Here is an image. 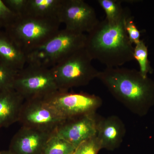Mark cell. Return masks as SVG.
Here are the masks:
<instances>
[{
  "mask_svg": "<svg viewBox=\"0 0 154 154\" xmlns=\"http://www.w3.org/2000/svg\"><path fill=\"white\" fill-rule=\"evenodd\" d=\"M129 9L121 21L110 24L104 19L87 35L85 48L92 60L106 68L119 67L134 60V47L130 41L125 28Z\"/></svg>",
  "mask_w": 154,
  "mask_h": 154,
  "instance_id": "obj_1",
  "label": "cell"
},
{
  "mask_svg": "<svg viewBox=\"0 0 154 154\" xmlns=\"http://www.w3.org/2000/svg\"><path fill=\"white\" fill-rule=\"evenodd\" d=\"M97 79L111 95L132 113L145 112L154 100V83L139 71L125 68H106Z\"/></svg>",
  "mask_w": 154,
  "mask_h": 154,
  "instance_id": "obj_2",
  "label": "cell"
},
{
  "mask_svg": "<svg viewBox=\"0 0 154 154\" xmlns=\"http://www.w3.org/2000/svg\"><path fill=\"white\" fill-rule=\"evenodd\" d=\"M57 18L19 16L6 33L25 54L41 46L59 31Z\"/></svg>",
  "mask_w": 154,
  "mask_h": 154,
  "instance_id": "obj_3",
  "label": "cell"
},
{
  "mask_svg": "<svg viewBox=\"0 0 154 154\" xmlns=\"http://www.w3.org/2000/svg\"><path fill=\"white\" fill-rule=\"evenodd\" d=\"M87 35L68 30L57 33L36 49L26 54L27 64L51 68L78 51L85 47Z\"/></svg>",
  "mask_w": 154,
  "mask_h": 154,
  "instance_id": "obj_4",
  "label": "cell"
},
{
  "mask_svg": "<svg viewBox=\"0 0 154 154\" xmlns=\"http://www.w3.org/2000/svg\"><path fill=\"white\" fill-rule=\"evenodd\" d=\"M92 60L84 48L50 68L58 91H68L72 88L87 85L98 78L100 71L92 65Z\"/></svg>",
  "mask_w": 154,
  "mask_h": 154,
  "instance_id": "obj_5",
  "label": "cell"
},
{
  "mask_svg": "<svg viewBox=\"0 0 154 154\" xmlns=\"http://www.w3.org/2000/svg\"><path fill=\"white\" fill-rule=\"evenodd\" d=\"M27 65L18 72L13 85L25 100L43 99L58 91L50 69Z\"/></svg>",
  "mask_w": 154,
  "mask_h": 154,
  "instance_id": "obj_6",
  "label": "cell"
},
{
  "mask_svg": "<svg viewBox=\"0 0 154 154\" xmlns=\"http://www.w3.org/2000/svg\"><path fill=\"white\" fill-rule=\"evenodd\" d=\"M66 120L96 113L102 104L96 95L83 93L58 91L43 99Z\"/></svg>",
  "mask_w": 154,
  "mask_h": 154,
  "instance_id": "obj_7",
  "label": "cell"
},
{
  "mask_svg": "<svg viewBox=\"0 0 154 154\" xmlns=\"http://www.w3.org/2000/svg\"><path fill=\"white\" fill-rule=\"evenodd\" d=\"M64 119L43 99L25 100L19 122L27 127L48 132H54Z\"/></svg>",
  "mask_w": 154,
  "mask_h": 154,
  "instance_id": "obj_8",
  "label": "cell"
},
{
  "mask_svg": "<svg viewBox=\"0 0 154 154\" xmlns=\"http://www.w3.org/2000/svg\"><path fill=\"white\" fill-rule=\"evenodd\" d=\"M57 18L66 29L82 33H89L100 22L94 8L83 0H62Z\"/></svg>",
  "mask_w": 154,
  "mask_h": 154,
  "instance_id": "obj_9",
  "label": "cell"
},
{
  "mask_svg": "<svg viewBox=\"0 0 154 154\" xmlns=\"http://www.w3.org/2000/svg\"><path fill=\"white\" fill-rule=\"evenodd\" d=\"M98 121L96 113L67 119L58 127L54 134L76 148L83 142L96 136Z\"/></svg>",
  "mask_w": 154,
  "mask_h": 154,
  "instance_id": "obj_10",
  "label": "cell"
},
{
  "mask_svg": "<svg viewBox=\"0 0 154 154\" xmlns=\"http://www.w3.org/2000/svg\"><path fill=\"white\" fill-rule=\"evenodd\" d=\"M54 134L22 126L12 138L9 149L15 154H42Z\"/></svg>",
  "mask_w": 154,
  "mask_h": 154,
  "instance_id": "obj_11",
  "label": "cell"
},
{
  "mask_svg": "<svg viewBox=\"0 0 154 154\" xmlns=\"http://www.w3.org/2000/svg\"><path fill=\"white\" fill-rule=\"evenodd\" d=\"M125 132L123 122L118 116L112 115L99 120L96 137L102 149L113 151L121 144Z\"/></svg>",
  "mask_w": 154,
  "mask_h": 154,
  "instance_id": "obj_12",
  "label": "cell"
},
{
  "mask_svg": "<svg viewBox=\"0 0 154 154\" xmlns=\"http://www.w3.org/2000/svg\"><path fill=\"white\" fill-rule=\"evenodd\" d=\"M25 99L14 88L0 91V128L19 122Z\"/></svg>",
  "mask_w": 154,
  "mask_h": 154,
  "instance_id": "obj_13",
  "label": "cell"
},
{
  "mask_svg": "<svg viewBox=\"0 0 154 154\" xmlns=\"http://www.w3.org/2000/svg\"><path fill=\"white\" fill-rule=\"evenodd\" d=\"M0 61L20 71L27 64L26 55L5 30H0Z\"/></svg>",
  "mask_w": 154,
  "mask_h": 154,
  "instance_id": "obj_14",
  "label": "cell"
},
{
  "mask_svg": "<svg viewBox=\"0 0 154 154\" xmlns=\"http://www.w3.org/2000/svg\"><path fill=\"white\" fill-rule=\"evenodd\" d=\"M62 2V0H27L25 11L22 16L57 18Z\"/></svg>",
  "mask_w": 154,
  "mask_h": 154,
  "instance_id": "obj_15",
  "label": "cell"
},
{
  "mask_svg": "<svg viewBox=\"0 0 154 154\" xmlns=\"http://www.w3.org/2000/svg\"><path fill=\"white\" fill-rule=\"evenodd\" d=\"M98 2L106 14V19L110 24H116L121 21L129 9L124 8L121 1L98 0Z\"/></svg>",
  "mask_w": 154,
  "mask_h": 154,
  "instance_id": "obj_16",
  "label": "cell"
},
{
  "mask_svg": "<svg viewBox=\"0 0 154 154\" xmlns=\"http://www.w3.org/2000/svg\"><path fill=\"white\" fill-rule=\"evenodd\" d=\"M75 149L68 142L54 134L48 141L42 154H72Z\"/></svg>",
  "mask_w": 154,
  "mask_h": 154,
  "instance_id": "obj_17",
  "label": "cell"
},
{
  "mask_svg": "<svg viewBox=\"0 0 154 154\" xmlns=\"http://www.w3.org/2000/svg\"><path fill=\"white\" fill-rule=\"evenodd\" d=\"M134 57L138 63L140 72L143 78H147V74L151 72L152 69L148 60L147 47L143 40H140L135 45L134 51Z\"/></svg>",
  "mask_w": 154,
  "mask_h": 154,
  "instance_id": "obj_18",
  "label": "cell"
},
{
  "mask_svg": "<svg viewBox=\"0 0 154 154\" xmlns=\"http://www.w3.org/2000/svg\"><path fill=\"white\" fill-rule=\"evenodd\" d=\"M19 71L0 61V91L13 88L14 80Z\"/></svg>",
  "mask_w": 154,
  "mask_h": 154,
  "instance_id": "obj_19",
  "label": "cell"
},
{
  "mask_svg": "<svg viewBox=\"0 0 154 154\" xmlns=\"http://www.w3.org/2000/svg\"><path fill=\"white\" fill-rule=\"evenodd\" d=\"M101 149V145L96 136L82 143L72 154H98Z\"/></svg>",
  "mask_w": 154,
  "mask_h": 154,
  "instance_id": "obj_20",
  "label": "cell"
},
{
  "mask_svg": "<svg viewBox=\"0 0 154 154\" xmlns=\"http://www.w3.org/2000/svg\"><path fill=\"white\" fill-rule=\"evenodd\" d=\"M18 17L8 8L3 0H0V30L8 28Z\"/></svg>",
  "mask_w": 154,
  "mask_h": 154,
  "instance_id": "obj_21",
  "label": "cell"
},
{
  "mask_svg": "<svg viewBox=\"0 0 154 154\" xmlns=\"http://www.w3.org/2000/svg\"><path fill=\"white\" fill-rule=\"evenodd\" d=\"M125 30L130 41L132 44H137L140 41V33L138 30L131 15L127 18L125 24Z\"/></svg>",
  "mask_w": 154,
  "mask_h": 154,
  "instance_id": "obj_22",
  "label": "cell"
},
{
  "mask_svg": "<svg viewBox=\"0 0 154 154\" xmlns=\"http://www.w3.org/2000/svg\"><path fill=\"white\" fill-rule=\"evenodd\" d=\"M3 1L8 8L18 17L22 16L24 14L27 0H3Z\"/></svg>",
  "mask_w": 154,
  "mask_h": 154,
  "instance_id": "obj_23",
  "label": "cell"
},
{
  "mask_svg": "<svg viewBox=\"0 0 154 154\" xmlns=\"http://www.w3.org/2000/svg\"><path fill=\"white\" fill-rule=\"evenodd\" d=\"M0 154H15L10 150H8L0 151Z\"/></svg>",
  "mask_w": 154,
  "mask_h": 154,
  "instance_id": "obj_24",
  "label": "cell"
}]
</instances>
